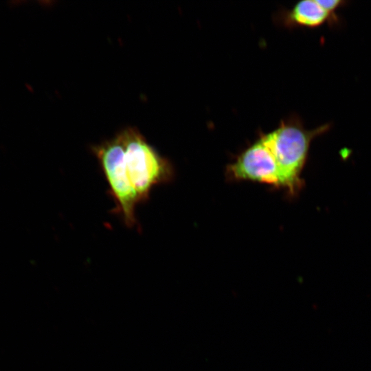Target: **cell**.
<instances>
[{
  "label": "cell",
  "instance_id": "277c9868",
  "mask_svg": "<svg viewBox=\"0 0 371 371\" xmlns=\"http://www.w3.org/2000/svg\"><path fill=\"white\" fill-rule=\"evenodd\" d=\"M281 17L282 21L286 26L305 27H319L335 18L321 5L319 0L300 1Z\"/></svg>",
  "mask_w": 371,
  "mask_h": 371
},
{
  "label": "cell",
  "instance_id": "7a4b0ae2",
  "mask_svg": "<svg viewBox=\"0 0 371 371\" xmlns=\"http://www.w3.org/2000/svg\"><path fill=\"white\" fill-rule=\"evenodd\" d=\"M328 124L312 130L306 129L295 117L283 120L268 133H260L277 167L280 179V188L291 196L298 194L303 186L301 178L312 140L326 133Z\"/></svg>",
  "mask_w": 371,
  "mask_h": 371
},
{
  "label": "cell",
  "instance_id": "5b68a950",
  "mask_svg": "<svg viewBox=\"0 0 371 371\" xmlns=\"http://www.w3.org/2000/svg\"><path fill=\"white\" fill-rule=\"evenodd\" d=\"M319 2L333 16H335V12L344 3L343 1L339 0H319Z\"/></svg>",
  "mask_w": 371,
  "mask_h": 371
},
{
  "label": "cell",
  "instance_id": "6da1fadb",
  "mask_svg": "<svg viewBox=\"0 0 371 371\" xmlns=\"http://www.w3.org/2000/svg\"><path fill=\"white\" fill-rule=\"evenodd\" d=\"M111 196L120 202H146L152 189L170 181L174 169L135 128L92 146Z\"/></svg>",
  "mask_w": 371,
  "mask_h": 371
},
{
  "label": "cell",
  "instance_id": "3957f363",
  "mask_svg": "<svg viewBox=\"0 0 371 371\" xmlns=\"http://www.w3.org/2000/svg\"><path fill=\"white\" fill-rule=\"evenodd\" d=\"M226 172L232 181H250L280 188L277 167L260 137L227 166Z\"/></svg>",
  "mask_w": 371,
  "mask_h": 371
}]
</instances>
